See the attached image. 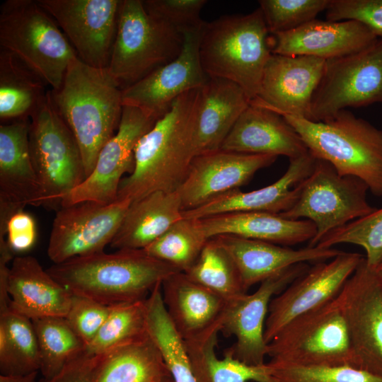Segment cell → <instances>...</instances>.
I'll use <instances>...</instances> for the list:
<instances>
[{"label":"cell","mask_w":382,"mask_h":382,"mask_svg":"<svg viewBox=\"0 0 382 382\" xmlns=\"http://www.w3.org/2000/svg\"><path fill=\"white\" fill-rule=\"evenodd\" d=\"M208 240L196 219L183 217L144 250L149 255L186 272L196 262Z\"/></svg>","instance_id":"37"},{"label":"cell","mask_w":382,"mask_h":382,"mask_svg":"<svg viewBox=\"0 0 382 382\" xmlns=\"http://www.w3.org/2000/svg\"><path fill=\"white\" fill-rule=\"evenodd\" d=\"M267 374L272 382H382V376L352 366H301L270 360Z\"/></svg>","instance_id":"40"},{"label":"cell","mask_w":382,"mask_h":382,"mask_svg":"<svg viewBox=\"0 0 382 382\" xmlns=\"http://www.w3.org/2000/svg\"><path fill=\"white\" fill-rule=\"evenodd\" d=\"M183 207L178 191H158L130 204L110 246L144 249L181 219Z\"/></svg>","instance_id":"30"},{"label":"cell","mask_w":382,"mask_h":382,"mask_svg":"<svg viewBox=\"0 0 382 382\" xmlns=\"http://www.w3.org/2000/svg\"><path fill=\"white\" fill-rule=\"evenodd\" d=\"M270 35L260 8L245 15L205 22L199 48L204 72L209 77L234 82L250 100L256 98L272 54Z\"/></svg>","instance_id":"4"},{"label":"cell","mask_w":382,"mask_h":382,"mask_svg":"<svg viewBox=\"0 0 382 382\" xmlns=\"http://www.w3.org/2000/svg\"><path fill=\"white\" fill-rule=\"evenodd\" d=\"M0 49L52 90L62 85L77 54L54 19L37 0H6L0 6Z\"/></svg>","instance_id":"6"},{"label":"cell","mask_w":382,"mask_h":382,"mask_svg":"<svg viewBox=\"0 0 382 382\" xmlns=\"http://www.w3.org/2000/svg\"><path fill=\"white\" fill-rule=\"evenodd\" d=\"M220 149L247 154L284 156L289 159L308 153L297 132L281 115L250 103Z\"/></svg>","instance_id":"26"},{"label":"cell","mask_w":382,"mask_h":382,"mask_svg":"<svg viewBox=\"0 0 382 382\" xmlns=\"http://www.w3.org/2000/svg\"><path fill=\"white\" fill-rule=\"evenodd\" d=\"M146 330L160 351L174 382H197L185 341L175 330L165 307L161 284L146 299Z\"/></svg>","instance_id":"33"},{"label":"cell","mask_w":382,"mask_h":382,"mask_svg":"<svg viewBox=\"0 0 382 382\" xmlns=\"http://www.w3.org/2000/svg\"><path fill=\"white\" fill-rule=\"evenodd\" d=\"M376 272L382 276V262L376 269Z\"/></svg>","instance_id":"51"},{"label":"cell","mask_w":382,"mask_h":382,"mask_svg":"<svg viewBox=\"0 0 382 382\" xmlns=\"http://www.w3.org/2000/svg\"><path fill=\"white\" fill-rule=\"evenodd\" d=\"M54 19L84 63L108 68L121 0H37Z\"/></svg>","instance_id":"15"},{"label":"cell","mask_w":382,"mask_h":382,"mask_svg":"<svg viewBox=\"0 0 382 382\" xmlns=\"http://www.w3.org/2000/svg\"><path fill=\"white\" fill-rule=\"evenodd\" d=\"M342 243L363 248L367 265L376 270L382 262V208L328 233L316 246L331 248Z\"/></svg>","instance_id":"39"},{"label":"cell","mask_w":382,"mask_h":382,"mask_svg":"<svg viewBox=\"0 0 382 382\" xmlns=\"http://www.w3.org/2000/svg\"><path fill=\"white\" fill-rule=\"evenodd\" d=\"M270 382H272V381H271V380H270Z\"/></svg>","instance_id":"52"},{"label":"cell","mask_w":382,"mask_h":382,"mask_svg":"<svg viewBox=\"0 0 382 382\" xmlns=\"http://www.w3.org/2000/svg\"><path fill=\"white\" fill-rule=\"evenodd\" d=\"M170 376L147 334L103 354L93 382H160Z\"/></svg>","instance_id":"31"},{"label":"cell","mask_w":382,"mask_h":382,"mask_svg":"<svg viewBox=\"0 0 382 382\" xmlns=\"http://www.w3.org/2000/svg\"><path fill=\"white\" fill-rule=\"evenodd\" d=\"M219 332L204 339L185 342L197 382H270L265 364L251 366L224 354H216Z\"/></svg>","instance_id":"34"},{"label":"cell","mask_w":382,"mask_h":382,"mask_svg":"<svg viewBox=\"0 0 382 382\" xmlns=\"http://www.w3.org/2000/svg\"><path fill=\"white\" fill-rule=\"evenodd\" d=\"M185 273L227 302L247 293L233 260L215 238L207 241L196 262Z\"/></svg>","instance_id":"36"},{"label":"cell","mask_w":382,"mask_h":382,"mask_svg":"<svg viewBox=\"0 0 382 382\" xmlns=\"http://www.w3.org/2000/svg\"><path fill=\"white\" fill-rule=\"evenodd\" d=\"M51 96L79 146L87 178L101 149L118 129L122 91L108 68L93 67L77 57L69 64L59 88L51 89Z\"/></svg>","instance_id":"3"},{"label":"cell","mask_w":382,"mask_h":382,"mask_svg":"<svg viewBox=\"0 0 382 382\" xmlns=\"http://www.w3.org/2000/svg\"><path fill=\"white\" fill-rule=\"evenodd\" d=\"M29 146L43 190L42 207L58 210L86 175L79 146L57 111L50 88L30 117Z\"/></svg>","instance_id":"8"},{"label":"cell","mask_w":382,"mask_h":382,"mask_svg":"<svg viewBox=\"0 0 382 382\" xmlns=\"http://www.w3.org/2000/svg\"><path fill=\"white\" fill-rule=\"evenodd\" d=\"M277 156L219 149L196 156L178 190L183 211L245 185L255 173L272 165Z\"/></svg>","instance_id":"20"},{"label":"cell","mask_w":382,"mask_h":382,"mask_svg":"<svg viewBox=\"0 0 382 382\" xmlns=\"http://www.w3.org/2000/svg\"><path fill=\"white\" fill-rule=\"evenodd\" d=\"M196 220L208 239L228 234L274 244L295 245L311 241L316 233L314 224L309 220H292L265 212L225 213Z\"/></svg>","instance_id":"28"},{"label":"cell","mask_w":382,"mask_h":382,"mask_svg":"<svg viewBox=\"0 0 382 382\" xmlns=\"http://www.w3.org/2000/svg\"><path fill=\"white\" fill-rule=\"evenodd\" d=\"M325 63V59L314 57L272 53L265 66L258 95L250 103L281 115L310 120L313 98Z\"/></svg>","instance_id":"19"},{"label":"cell","mask_w":382,"mask_h":382,"mask_svg":"<svg viewBox=\"0 0 382 382\" xmlns=\"http://www.w3.org/2000/svg\"><path fill=\"white\" fill-rule=\"evenodd\" d=\"M199 26L184 30L180 54L134 85L122 91L123 106H132L161 117L181 95L203 87L209 77L199 59Z\"/></svg>","instance_id":"18"},{"label":"cell","mask_w":382,"mask_h":382,"mask_svg":"<svg viewBox=\"0 0 382 382\" xmlns=\"http://www.w3.org/2000/svg\"><path fill=\"white\" fill-rule=\"evenodd\" d=\"M364 258L342 251L328 262H318L274 296L265 326L267 344L296 318L335 299Z\"/></svg>","instance_id":"14"},{"label":"cell","mask_w":382,"mask_h":382,"mask_svg":"<svg viewBox=\"0 0 382 382\" xmlns=\"http://www.w3.org/2000/svg\"><path fill=\"white\" fill-rule=\"evenodd\" d=\"M183 35L149 14L141 0H121L108 71L122 91L175 59Z\"/></svg>","instance_id":"7"},{"label":"cell","mask_w":382,"mask_h":382,"mask_svg":"<svg viewBox=\"0 0 382 382\" xmlns=\"http://www.w3.org/2000/svg\"><path fill=\"white\" fill-rule=\"evenodd\" d=\"M272 52L325 60L359 52L378 37L363 23L315 19L295 30L270 35Z\"/></svg>","instance_id":"22"},{"label":"cell","mask_w":382,"mask_h":382,"mask_svg":"<svg viewBox=\"0 0 382 382\" xmlns=\"http://www.w3.org/2000/svg\"><path fill=\"white\" fill-rule=\"evenodd\" d=\"M10 307L30 320L66 316L71 292L30 255L15 257L9 267Z\"/></svg>","instance_id":"27"},{"label":"cell","mask_w":382,"mask_h":382,"mask_svg":"<svg viewBox=\"0 0 382 382\" xmlns=\"http://www.w3.org/2000/svg\"><path fill=\"white\" fill-rule=\"evenodd\" d=\"M167 313L185 342L202 340L220 332L228 302L196 282L183 272H178L161 284Z\"/></svg>","instance_id":"23"},{"label":"cell","mask_w":382,"mask_h":382,"mask_svg":"<svg viewBox=\"0 0 382 382\" xmlns=\"http://www.w3.org/2000/svg\"><path fill=\"white\" fill-rule=\"evenodd\" d=\"M316 162V158L308 151L301 156L289 159L286 172L274 183L250 192L233 190L197 208L183 211V216L187 219H200L231 212H284L294 204L298 185L311 173Z\"/></svg>","instance_id":"24"},{"label":"cell","mask_w":382,"mask_h":382,"mask_svg":"<svg viewBox=\"0 0 382 382\" xmlns=\"http://www.w3.org/2000/svg\"><path fill=\"white\" fill-rule=\"evenodd\" d=\"M160 382H174L171 376H169Z\"/></svg>","instance_id":"50"},{"label":"cell","mask_w":382,"mask_h":382,"mask_svg":"<svg viewBox=\"0 0 382 382\" xmlns=\"http://www.w3.org/2000/svg\"><path fill=\"white\" fill-rule=\"evenodd\" d=\"M40 356V371L50 378L86 350L84 342L63 317L32 320Z\"/></svg>","instance_id":"35"},{"label":"cell","mask_w":382,"mask_h":382,"mask_svg":"<svg viewBox=\"0 0 382 382\" xmlns=\"http://www.w3.org/2000/svg\"><path fill=\"white\" fill-rule=\"evenodd\" d=\"M330 0H260V8L270 35L295 30L325 11Z\"/></svg>","instance_id":"41"},{"label":"cell","mask_w":382,"mask_h":382,"mask_svg":"<svg viewBox=\"0 0 382 382\" xmlns=\"http://www.w3.org/2000/svg\"><path fill=\"white\" fill-rule=\"evenodd\" d=\"M213 238L231 257L246 292L252 286L294 265L326 261L342 252L318 246L294 250L267 241L228 234Z\"/></svg>","instance_id":"25"},{"label":"cell","mask_w":382,"mask_h":382,"mask_svg":"<svg viewBox=\"0 0 382 382\" xmlns=\"http://www.w3.org/2000/svg\"><path fill=\"white\" fill-rule=\"evenodd\" d=\"M47 86L10 52L0 49V120L30 117L46 97Z\"/></svg>","instance_id":"32"},{"label":"cell","mask_w":382,"mask_h":382,"mask_svg":"<svg viewBox=\"0 0 382 382\" xmlns=\"http://www.w3.org/2000/svg\"><path fill=\"white\" fill-rule=\"evenodd\" d=\"M201 88L179 96L137 143L132 173L122 178L117 200L132 202L158 192L177 191L197 156Z\"/></svg>","instance_id":"1"},{"label":"cell","mask_w":382,"mask_h":382,"mask_svg":"<svg viewBox=\"0 0 382 382\" xmlns=\"http://www.w3.org/2000/svg\"><path fill=\"white\" fill-rule=\"evenodd\" d=\"M271 361L316 366H352L354 357L336 299L285 325L268 344Z\"/></svg>","instance_id":"10"},{"label":"cell","mask_w":382,"mask_h":382,"mask_svg":"<svg viewBox=\"0 0 382 382\" xmlns=\"http://www.w3.org/2000/svg\"><path fill=\"white\" fill-rule=\"evenodd\" d=\"M325 17L330 21H359L382 37V0H330Z\"/></svg>","instance_id":"45"},{"label":"cell","mask_w":382,"mask_h":382,"mask_svg":"<svg viewBox=\"0 0 382 382\" xmlns=\"http://www.w3.org/2000/svg\"><path fill=\"white\" fill-rule=\"evenodd\" d=\"M131 204L86 201L57 211L47 245L54 264L104 252L115 236Z\"/></svg>","instance_id":"13"},{"label":"cell","mask_w":382,"mask_h":382,"mask_svg":"<svg viewBox=\"0 0 382 382\" xmlns=\"http://www.w3.org/2000/svg\"><path fill=\"white\" fill-rule=\"evenodd\" d=\"M30 117L0 125L1 224L27 205H43V190L30 156Z\"/></svg>","instance_id":"21"},{"label":"cell","mask_w":382,"mask_h":382,"mask_svg":"<svg viewBox=\"0 0 382 382\" xmlns=\"http://www.w3.org/2000/svg\"><path fill=\"white\" fill-rule=\"evenodd\" d=\"M146 299L110 306V313L93 340L91 354L102 355L147 335Z\"/></svg>","instance_id":"38"},{"label":"cell","mask_w":382,"mask_h":382,"mask_svg":"<svg viewBox=\"0 0 382 382\" xmlns=\"http://www.w3.org/2000/svg\"><path fill=\"white\" fill-rule=\"evenodd\" d=\"M37 371L24 375H0V382H36Z\"/></svg>","instance_id":"49"},{"label":"cell","mask_w":382,"mask_h":382,"mask_svg":"<svg viewBox=\"0 0 382 382\" xmlns=\"http://www.w3.org/2000/svg\"><path fill=\"white\" fill-rule=\"evenodd\" d=\"M282 116L315 158L330 163L341 175L361 180L373 195L382 197V129L347 110L322 122Z\"/></svg>","instance_id":"5"},{"label":"cell","mask_w":382,"mask_h":382,"mask_svg":"<svg viewBox=\"0 0 382 382\" xmlns=\"http://www.w3.org/2000/svg\"><path fill=\"white\" fill-rule=\"evenodd\" d=\"M377 103H382V37L359 52L326 60L310 120L325 121L348 108Z\"/></svg>","instance_id":"11"},{"label":"cell","mask_w":382,"mask_h":382,"mask_svg":"<svg viewBox=\"0 0 382 382\" xmlns=\"http://www.w3.org/2000/svg\"><path fill=\"white\" fill-rule=\"evenodd\" d=\"M0 375H24L18 354L4 326L0 325Z\"/></svg>","instance_id":"48"},{"label":"cell","mask_w":382,"mask_h":382,"mask_svg":"<svg viewBox=\"0 0 382 382\" xmlns=\"http://www.w3.org/2000/svg\"><path fill=\"white\" fill-rule=\"evenodd\" d=\"M369 190L361 180L341 175L330 163L316 158L311 173L298 185L292 206L279 214L312 221L316 233L308 247H316L328 233L376 209L367 200Z\"/></svg>","instance_id":"9"},{"label":"cell","mask_w":382,"mask_h":382,"mask_svg":"<svg viewBox=\"0 0 382 382\" xmlns=\"http://www.w3.org/2000/svg\"><path fill=\"white\" fill-rule=\"evenodd\" d=\"M250 100L238 84L209 77L201 88L197 120V156L220 149Z\"/></svg>","instance_id":"29"},{"label":"cell","mask_w":382,"mask_h":382,"mask_svg":"<svg viewBox=\"0 0 382 382\" xmlns=\"http://www.w3.org/2000/svg\"><path fill=\"white\" fill-rule=\"evenodd\" d=\"M110 310V306L85 296L72 294L65 319L87 347L105 321Z\"/></svg>","instance_id":"44"},{"label":"cell","mask_w":382,"mask_h":382,"mask_svg":"<svg viewBox=\"0 0 382 382\" xmlns=\"http://www.w3.org/2000/svg\"><path fill=\"white\" fill-rule=\"evenodd\" d=\"M0 325L8 334L24 374L38 371L40 369V349L32 320L8 306L0 308Z\"/></svg>","instance_id":"42"},{"label":"cell","mask_w":382,"mask_h":382,"mask_svg":"<svg viewBox=\"0 0 382 382\" xmlns=\"http://www.w3.org/2000/svg\"><path fill=\"white\" fill-rule=\"evenodd\" d=\"M355 367L382 376V276L362 260L335 298Z\"/></svg>","instance_id":"12"},{"label":"cell","mask_w":382,"mask_h":382,"mask_svg":"<svg viewBox=\"0 0 382 382\" xmlns=\"http://www.w3.org/2000/svg\"><path fill=\"white\" fill-rule=\"evenodd\" d=\"M206 0H145L146 11L183 33L203 24L199 13Z\"/></svg>","instance_id":"43"},{"label":"cell","mask_w":382,"mask_h":382,"mask_svg":"<svg viewBox=\"0 0 382 382\" xmlns=\"http://www.w3.org/2000/svg\"><path fill=\"white\" fill-rule=\"evenodd\" d=\"M48 273L71 294L107 306L144 301L170 275L180 272L144 249H121L53 264Z\"/></svg>","instance_id":"2"},{"label":"cell","mask_w":382,"mask_h":382,"mask_svg":"<svg viewBox=\"0 0 382 382\" xmlns=\"http://www.w3.org/2000/svg\"><path fill=\"white\" fill-rule=\"evenodd\" d=\"M0 237H6L7 243L14 253L30 250L37 239V227L35 219L23 210L12 214L8 219Z\"/></svg>","instance_id":"46"},{"label":"cell","mask_w":382,"mask_h":382,"mask_svg":"<svg viewBox=\"0 0 382 382\" xmlns=\"http://www.w3.org/2000/svg\"><path fill=\"white\" fill-rule=\"evenodd\" d=\"M158 120L140 108L123 106L118 129L101 149L92 173L64 199L61 207L86 201L115 202L122 175L133 171L137 143Z\"/></svg>","instance_id":"16"},{"label":"cell","mask_w":382,"mask_h":382,"mask_svg":"<svg viewBox=\"0 0 382 382\" xmlns=\"http://www.w3.org/2000/svg\"><path fill=\"white\" fill-rule=\"evenodd\" d=\"M308 269L306 263L294 265L261 282L253 293L228 302L220 332L234 336L236 342L224 354L251 366L265 364V326L270 301Z\"/></svg>","instance_id":"17"},{"label":"cell","mask_w":382,"mask_h":382,"mask_svg":"<svg viewBox=\"0 0 382 382\" xmlns=\"http://www.w3.org/2000/svg\"><path fill=\"white\" fill-rule=\"evenodd\" d=\"M102 356L86 350L57 375L50 378H42L40 382H93Z\"/></svg>","instance_id":"47"},{"label":"cell","mask_w":382,"mask_h":382,"mask_svg":"<svg viewBox=\"0 0 382 382\" xmlns=\"http://www.w3.org/2000/svg\"></svg>","instance_id":"53"}]
</instances>
